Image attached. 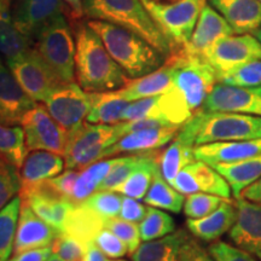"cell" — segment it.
Segmentation results:
<instances>
[{
  "label": "cell",
  "mask_w": 261,
  "mask_h": 261,
  "mask_svg": "<svg viewBox=\"0 0 261 261\" xmlns=\"http://www.w3.org/2000/svg\"><path fill=\"white\" fill-rule=\"evenodd\" d=\"M6 64L14 74L19 86L32 100L45 102L54 90L62 84L34 47L12 58H6Z\"/></svg>",
  "instance_id": "obj_9"
},
{
  "label": "cell",
  "mask_w": 261,
  "mask_h": 261,
  "mask_svg": "<svg viewBox=\"0 0 261 261\" xmlns=\"http://www.w3.org/2000/svg\"><path fill=\"white\" fill-rule=\"evenodd\" d=\"M85 16L128 29L148 41L166 60L173 54L168 39L148 14L140 0H84Z\"/></svg>",
  "instance_id": "obj_4"
},
{
  "label": "cell",
  "mask_w": 261,
  "mask_h": 261,
  "mask_svg": "<svg viewBox=\"0 0 261 261\" xmlns=\"http://www.w3.org/2000/svg\"><path fill=\"white\" fill-rule=\"evenodd\" d=\"M189 234L177 230L159 240L140 244L130 255L133 261H180V250Z\"/></svg>",
  "instance_id": "obj_28"
},
{
  "label": "cell",
  "mask_w": 261,
  "mask_h": 261,
  "mask_svg": "<svg viewBox=\"0 0 261 261\" xmlns=\"http://www.w3.org/2000/svg\"><path fill=\"white\" fill-rule=\"evenodd\" d=\"M236 34H248L261 27L259 0H208Z\"/></svg>",
  "instance_id": "obj_23"
},
{
  "label": "cell",
  "mask_w": 261,
  "mask_h": 261,
  "mask_svg": "<svg viewBox=\"0 0 261 261\" xmlns=\"http://www.w3.org/2000/svg\"><path fill=\"white\" fill-rule=\"evenodd\" d=\"M227 200H231V198H224L220 196L204 194V192H196V194L188 195L182 211L188 219H200L213 213Z\"/></svg>",
  "instance_id": "obj_40"
},
{
  "label": "cell",
  "mask_w": 261,
  "mask_h": 261,
  "mask_svg": "<svg viewBox=\"0 0 261 261\" xmlns=\"http://www.w3.org/2000/svg\"><path fill=\"white\" fill-rule=\"evenodd\" d=\"M87 23L99 35L110 56L129 79L151 73L165 64L166 57L162 54L128 29L97 19Z\"/></svg>",
  "instance_id": "obj_3"
},
{
  "label": "cell",
  "mask_w": 261,
  "mask_h": 261,
  "mask_svg": "<svg viewBox=\"0 0 261 261\" xmlns=\"http://www.w3.org/2000/svg\"><path fill=\"white\" fill-rule=\"evenodd\" d=\"M65 8L69 9L71 17L80 19L85 16L84 0H62Z\"/></svg>",
  "instance_id": "obj_54"
},
{
  "label": "cell",
  "mask_w": 261,
  "mask_h": 261,
  "mask_svg": "<svg viewBox=\"0 0 261 261\" xmlns=\"http://www.w3.org/2000/svg\"><path fill=\"white\" fill-rule=\"evenodd\" d=\"M194 154L196 160L211 166L242 161L261 155V138L208 143L196 146Z\"/></svg>",
  "instance_id": "obj_22"
},
{
  "label": "cell",
  "mask_w": 261,
  "mask_h": 261,
  "mask_svg": "<svg viewBox=\"0 0 261 261\" xmlns=\"http://www.w3.org/2000/svg\"><path fill=\"white\" fill-rule=\"evenodd\" d=\"M93 242L108 257H112V259H119L128 254L126 244L115 233L106 227L96 234Z\"/></svg>",
  "instance_id": "obj_46"
},
{
  "label": "cell",
  "mask_w": 261,
  "mask_h": 261,
  "mask_svg": "<svg viewBox=\"0 0 261 261\" xmlns=\"http://www.w3.org/2000/svg\"><path fill=\"white\" fill-rule=\"evenodd\" d=\"M79 174V169L67 168V171L60 173L56 177L48 179V180H45V182H46L48 188H50L54 192H56L57 195L71 200V198H73L75 184H76Z\"/></svg>",
  "instance_id": "obj_47"
},
{
  "label": "cell",
  "mask_w": 261,
  "mask_h": 261,
  "mask_svg": "<svg viewBox=\"0 0 261 261\" xmlns=\"http://www.w3.org/2000/svg\"><path fill=\"white\" fill-rule=\"evenodd\" d=\"M35 103L19 86L8 64L0 57V123L21 125L25 113Z\"/></svg>",
  "instance_id": "obj_21"
},
{
  "label": "cell",
  "mask_w": 261,
  "mask_h": 261,
  "mask_svg": "<svg viewBox=\"0 0 261 261\" xmlns=\"http://www.w3.org/2000/svg\"><path fill=\"white\" fill-rule=\"evenodd\" d=\"M180 126L167 125L155 128L136 130L123 136L108 146L104 158H115L123 154H145L167 145L178 135Z\"/></svg>",
  "instance_id": "obj_19"
},
{
  "label": "cell",
  "mask_w": 261,
  "mask_h": 261,
  "mask_svg": "<svg viewBox=\"0 0 261 261\" xmlns=\"http://www.w3.org/2000/svg\"><path fill=\"white\" fill-rule=\"evenodd\" d=\"M62 0H12L11 12L16 27L32 44L41 29L63 14Z\"/></svg>",
  "instance_id": "obj_16"
},
{
  "label": "cell",
  "mask_w": 261,
  "mask_h": 261,
  "mask_svg": "<svg viewBox=\"0 0 261 261\" xmlns=\"http://www.w3.org/2000/svg\"><path fill=\"white\" fill-rule=\"evenodd\" d=\"M117 161H119V158L99 160V161L87 166L86 168L81 169L79 178L75 184L71 201L75 203H81L98 191L99 185L107 178V175L109 174Z\"/></svg>",
  "instance_id": "obj_33"
},
{
  "label": "cell",
  "mask_w": 261,
  "mask_h": 261,
  "mask_svg": "<svg viewBox=\"0 0 261 261\" xmlns=\"http://www.w3.org/2000/svg\"><path fill=\"white\" fill-rule=\"evenodd\" d=\"M140 3L171 42L173 54L190 40L205 5V0H140Z\"/></svg>",
  "instance_id": "obj_5"
},
{
  "label": "cell",
  "mask_w": 261,
  "mask_h": 261,
  "mask_svg": "<svg viewBox=\"0 0 261 261\" xmlns=\"http://www.w3.org/2000/svg\"><path fill=\"white\" fill-rule=\"evenodd\" d=\"M259 2H261V0H259Z\"/></svg>",
  "instance_id": "obj_59"
},
{
  "label": "cell",
  "mask_w": 261,
  "mask_h": 261,
  "mask_svg": "<svg viewBox=\"0 0 261 261\" xmlns=\"http://www.w3.org/2000/svg\"><path fill=\"white\" fill-rule=\"evenodd\" d=\"M218 83L238 87L261 86V61L249 62L221 75Z\"/></svg>",
  "instance_id": "obj_42"
},
{
  "label": "cell",
  "mask_w": 261,
  "mask_h": 261,
  "mask_svg": "<svg viewBox=\"0 0 261 261\" xmlns=\"http://www.w3.org/2000/svg\"><path fill=\"white\" fill-rule=\"evenodd\" d=\"M83 261H110L108 256L102 250L96 246L94 242H90L86 244V250H85Z\"/></svg>",
  "instance_id": "obj_53"
},
{
  "label": "cell",
  "mask_w": 261,
  "mask_h": 261,
  "mask_svg": "<svg viewBox=\"0 0 261 261\" xmlns=\"http://www.w3.org/2000/svg\"><path fill=\"white\" fill-rule=\"evenodd\" d=\"M208 252L217 261H257L252 254L225 242H214Z\"/></svg>",
  "instance_id": "obj_48"
},
{
  "label": "cell",
  "mask_w": 261,
  "mask_h": 261,
  "mask_svg": "<svg viewBox=\"0 0 261 261\" xmlns=\"http://www.w3.org/2000/svg\"><path fill=\"white\" fill-rule=\"evenodd\" d=\"M28 151L46 150L61 156L65 155L68 132L55 121L46 107L35 103L21 121Z\"/></svg>",
  "instance_id": "obj_10"
},
{
  "label": "cell",
  "mask_w": 261,
  "mask_h": 261,
  "mask_svg": "<svg viewBox=\"0 0 261 261\" xmlns=\"http://www.w3.org/2000/svg\"><path fill=\"white\" fill-rule=\"evenodd\" d=\"M254 37H255L257 40H259V42L261 44V27L257 28L255 32H254Z\"/></svg>",
  "instance_id": "obj_56"
},
{
  "label": "cell",
  "mask_w": 261,
  "mask_h": 261,
  "mask_svg": "<svg viewBox=\"0 0 261 261\" xmlns=\"http://www.w3.org/2000/svg\"><path fill=\"white\" fill-rule=\"evenodd\" d=\"M19 208L21 196L18 195L0 211V261H9L14 253Z\"/></svg>",
  "instance_id": "obj_37"
},
{
  "label": "cell",
  "mask_w": 261,
  "mask_h": 261,
  "mask_svg": "<svg viewBox=\"0 0 261 261\" xmlns=\"http://www.w3.org/2000/svg\"><path fill=\"white\" fill-rule=\"evenodd\" d=\"M3 161H5V160H3V159H2V158H0V163H2V162H3Z\"/></svg>",
  "instance_id": "obj_57"
},
{
  "label": "cell",
  "mask_w": 261,
  "mask_h": 261,
  "mask_svg": "<svg viewBox=\"0 0 261 261\" xmlns=\"http://www.w3.org/2000/svg\"><path fill=\"white\" fill-rule=\"evenodd\" d=\"M194 150V146L175 137L171 144L160 154V169H161L163 178L169 184H172V181L174 180V178L182 168L196 161Z\"/></svg>",
  "instance_id": "obj_35"
},
{
  "label": "cell",
  "mask_w": 261,
  "mask_h": 261,
  "mask_svg": "<svg viewBox=\"0 0 261 261\" xmlns=\"http://www.w3.org/2000/svg\"><path fill=\"white\" fill-rule=\"evenodd\" d=\"M21 190L18 168L6 161L0 163V211Z\"/></svg>",
  "instance_id": "obj_44"
},
{
  "label": "cell",
  "mask_w": 261,
  "mask_h": 261,
  "mask_svg": "<svg viewBox=\"0 0 261 261\" xmlns=\"http://www.w3.org/2000/svg\"><path fill=\"white\" fill-rule=\"evenodd\" d=\"M65 161L63 156L46 151L33 150L24 159L23 165L18 169L22 187H32L56 177L63 171Z\"/></svg>",
  "instance_id": "obj_25"
},
{
  "label": "cell",
  "mask_w": 261,
  "mask_h": 261,
  "mask_svg": "<svg viewBox=\"0 0 261 261\" xmlns=\"http://www.w3.org/2000/svg\"><path fill=\"white\" fill-rule=\"evenodd\" d=\"M104 227L115 233L126 244L129 255H132L138 249L142 238H140L139 226H137V224L115 217L112 219H108Z\"/></svg>",
  "instance_id": "obj_43"
},
{
  "label": "cell",
  "mask_w": 261,
  "mask_h": 261,
  "mask_svg": "<svg viewBox=\"0 0 261 261\" xmlns=\"http://www.w3.org/2000/svg\"><path fill=\"white\" fill-rule=\"evenodd\" d=\"M28 152L22 126L0 123V158L19 169L23 165Z\"/></svg>",
  "instance_id": "obj_36"
},
{
  "label": "cell",
  "mask_w": 261,
  "mask_h": 261,
  "mask_svg": "<svg viewBox=\"0 0 261 261\" xmlns=\"http://www.w3.org/2000/svg\"><path fill=\"white\" fill-rule=\"evenodd\" d=\"M47 261H65V260H63V259H62V257L58 256L57 254H54V253H52V254H51V256L48 257V259H47Z\"/></svg>",
  "instance_id": "obj_55"
},
{
  "label": "cell",
  "mask_w": 261,
  "mask_h": 261,
  "mask_svg": "<svg viewBox=\"0 0 261 261\" xmlns=\"http://www.w3.org/2000/svg\"><path fill=\"white\" fill-rule=\"evenodd\" d=\"M172 187L182 195L204 192L231 198L232 191L226 179L214 167L200 160H196L178 173L172 181Z\"/></svg>",
  "instance_id": "obj_15"
},
{
  "label": "cell",
  "mask_w": 261,
  "mask_h": 261,
  "mask_svg": "<svg viewBox=\"0 0 261 261\" xmlns=\"http://www.w3.org/2000/svg\"><path fill=\"white\" fill-rule=\"evenodd\" d=\"M123 196L113 190H98L86 198L81 204L94 212L103 219H112L119 217Z\"/></svg>",
  "instance_id": "obj_39"
},
{
  "label": "cell",
  "mask_w": 261,
  "mask_h": 261,
  "mask_svg": "<svg viewBox=\"0 0 261 261\" xmlns=\"http://www.w3.org/2000/svg\"><path fill=\"white\" fill-rule=\"evenodd\" d=\"M144 203L160 210L171 212V213H180L184 207L185 195L175 190L169 182L163 178L160 166L155 171L151 185L144 197Z\"/></svg>",
  "instance_id": "obj_31"
},
{
  "label": "cell",
  "mask_w": 261,
  "mask_h": 261,
  "mask_svg": "<svg viewBox=\"0 0 261 261\" xmlns=\"http://www.w3.org/2000/svg\"><path fill=\"white\" fill-rule=\"evenodd\" d=\"M113 261H126V260H113Z\"/></svg>",
  "instance_id": "obj_58"
},
{
  "label": "cell",
  "mask_w": 261,
  "mask_h": 261,
  "mask_svg": "<svg viewBox=\"0 0 261 261\" xmlns=\"http://www.w3.org/2000/svg\"><path fill=\"white\" fill-rule=\"evenodd\" d=\"M52 254V247L38 248V249L27 250L18 254H14L9 261H47Z\"/></svg>",
  "instance_id": "obj_51"
},
{
  "label": "cell",
  "mask_w": 261,
  "mask_h": 261,
  "mask_svg": "<svg viewBox=\"0 0 261 261\" xmlns=\"http://www.w3.org/2000/svg\"><path fill=\"white\" fill-rule=\"evenodd\" d=\"M241 197L261 205V178L244 189Z\"/></svg>",
  "instance_id": "obj_52"
},
{
  "label": "cell",
  "mask_w": 261,
  "mask_h": 261,
  "mask_svg": "<svg viewBox=\"0 0 261 261\" xmlns=\"http://www.w3.org/2000/svg\"><path fill=\"white\" fill-rule=\"evenodd\" d=\"M180 261H217L208 249H204L203 247L196 241L195 238L189 236L182 244L180 250Z\"/></svg>",
  "instance_id": "obj_49"
},
{
  "label": "cell",
  "mask_w": 261,
  "mask_h": 261,
  "mask_svg": "<svg viewBox=\"0 0 261 261\" xmlns=\"http://www.w3.org/2000/svg\"><path fill=\"white\" fill-rule=\"evenodd\" d=\"M44 106L54 120L69 133L80 127L86 120L91 108L90 93L79 84H62L51 92Z\"/></svg>",
  "instance_id": "obj_11"
},
{
  "label": "cell",
  "mask_w": 261,
  "mask_h": 261,
  "mask_svg": "<svg viewBox=\"0 0 261 261\" xmlns=\"http://www.w3.org/2000/svg\"><path fill=\"white\" fill-rule=\"evenodd\" d=\"M33 47L62 83H74L76 44L64 14L57 16L41 29Z\"/></svg>",
  "instance_id": "obj_6"
},
{
  "label": "cell",
  "mask_w": 261,
  "mask_h": 261,
  "mask_svg": "<svg viewBox=\"0 0 261 261\" xmlns=\"http://www.w3.org/2000/svg\"><path fill=\"white\" fill-rule=\"evenodd\" d=\"M167 60L174 65L173 87L181 94L192 114L201 110L218 83L213 67L203 58L188 56L180 51L174 52Z\"/></svg>",
  "instance_id": "obj_7"
},
{
  "label": "cell",
  "mask_w": 261,
  "mask_h": 261,
  "mask_svg": "<svg viewBox=\"0 0 261 261\" xmlns=\"http://www.w3.org/2000/svg\"><path fill=\"white\" fill-rule=\"evenodd\" d=\"M237 220V208L227 200L213 213L200 219H188L187 227L198 240L214 242L232 228Z\"/></svg>",
  "instance_id": "obj_24"
},
{
  "label": "cell",
  "mask_w": 261,
  "mask_h": 261,
  "mask_svg": "<svg viewBox=\"0 0 261 261\" xmlns=\"http://www.w3.org/2000/svg\"><path fill=\"white\" fill-rule=\"evenodd\" d=\"M75 44V77L86 92L120 90L130 80L89 23L77 25Z\"/></svg>",
  "instance_id": "obj_1"
},
{
  "label": "cell",
  "mask_w": 261,
  "mask_h": 261,
  "mask_svg": "<svg viewBox=\"0 0 261 261\" xmlns=\"http://www.w3.org/2000/svg\"><path fill=\"white\" fill-rule=\"evenodd\" d=\"M159 156L160 154H154L152 151L149 152L139 165V167L135 172H132V174L119 188H116L115 191L127 196V197L136 198L138 201L144 200L146 192L151 185L155 171L160 166Z\"/></svg>",
  "instance_id": "obj_34"
},
{
  "label": "cell",
  "mask_w": 261,
  "mask_h": 261,
  "mask_svg": "<svg viewBox=\"0 0 261 261\" xmlns=\"http://www.w3.org/2000/svg\"><path fill=\"white\" fill-rule=\"evenodd\" d=\"M119 139L116 125L84 122L68 136L64 155L65 168L81 171L103 160L108 146Z\"/></svg>",
  "instance_id": "obj_8"
},
{
  "label": "cell",
  "mask_w": 261,
  "mask_h": 261,
  "mask_svg": "<svg viewBox=\"0 0 261 261\" xmlns=\"http://www.w3.org/2000/svg\"><path fill=\"white\" fill-rule=\"evenodd\" d=\"M173 74L174 65L172 62L166 60L165 64L159 69L140 77L130 79L125 87L120 89V92L129 102L159 96L173 87Z\"/></svg>",
  "instance_id": "obj_26"
},
{
  "label": "cell",
  "mask_w": 261,
  "mask_h": 261,
  "mask_svg": "<svg viewBox=\"0 0 261 261\" xmlns=\"http://www.w3.org/2000/svg\"><path fill=\"white\" fill-rule=\"evenodd\" d=\"M148 154L149 152H145V154H132L119 158V161L116 162V165L109 172L107 178L102 181L98 190L115 191L116 188H119L132 174V172H135L139 167V165L143 162V160L145 159V156Z\"/></svg>",
  "instance_id": "obj_41"
},
{
  "label": "cell",
  "mask_w": 261,
  "mask_h": 261,
  "mask_svg": "<svg viewBox=\"0 0 261 261\" xmlns=\"http://www.w3.org/2000/svg\"><path fill=\"white\" fill-rule=\"evenodd\" d=\"M52 253L65 261H83L86 244L68 233H60L52 243Z\"/></svg>",
  "instance_id": "obj_45"
},
{
  "label": "cell",
  "mask_w": 261,
  "mask_h": 261,
  "mask_svg": "<svg viewBox=\"0 0 261 261\" xmlns=\"http://www.w3.org/2000/svg\"><path fill=\"white\" fill-rule=\"evenodd\" d=\"M226 179L232 196L240 198L242 191L261 178V155L230 163H218L212 166Z\"/></svg>",
  "instance_id": "obj_29"
},
{
  "label": "cell",
  "mask_w": 261,
  "mask_h": 261,
  "mask_svg": "<svg viewBox=\"0 0 261 261\" xmlns=\"http://www.w3.org/2000/svg\"><path fill=\"white\" fill-rule=\"evenodd\" d=\"M234 34L231 25L214 8L205 4L202 9L200 17L196 22L190 40L182 46V54L191 57L203 58L205 54L217 44L220 39Z\"/></svg>",
  "instance_id": "obj_17"
},
{
  "label": "cell",
  "mask_w": 261,
  "mask_h": 261,
  "mask_svg": "<svg viewBox=\"0 0 261 261\" xmlns=\"http://www.w3.org/2000/svg\"><path fill=\"white\" fill-rule=\"evenodd\" d=\"M12 0H0V55L12 58L33 47L32 41L16 27L11 12Z\"/></svg>",
  "instance_id": "obj_30"
},
{
  "label": "cell",
  "mask_w": 261,
  "mask_h": 261,
  "mask_svg": "<svg viewBox=\"0 0 261 261\" xmlns=\"http://www.w3.org/2000/svg\"><path fill=\"white\" fill-rule=\"evenodd\" d=\"M89 93L91 108L86 116V122L100 125H116L122 122L123 113L130 102L122 96L120 90Z\"/></svg>",
  "instance_id": "obj_27"
},
{
  "label": "cell",
  "mask_w": 261,
  "mask_h": 261,
  "mask_svg": "<svg viewBox=\"0 0 261 261\" xmlns=\"http://www.w3.org/2000/svg\"><path fill=\"white\" fill-rule=\"evenodd\" d=\"M175 231V221L163 210L149 205L139 224L140 238L144 242L162 238Z\"/></svg>",
  "instance_id": "obj_38"
},
{
  "label": "cell",
  "mask_w": 261,
  "mask_h": 261,
  "mask_svg": "<svg viewBox=\"0 0 261 261\" xmlns=\"http://www.w3.org/2000/svg\"><path fill=\"white\" fill-rule=\"evenodd\" d=\"M18 195L22 202H25L40 219L56 228L58 233L63 232L75 202L57 195L45 181L32 187H22Z\"/></svg>",
  "instance_id": "obj_13"
},
{
  "label": "cell",
  "mask_w": 261,
  "mask_h": 261,
  "mask_svg": "<svg viewBox=\"0 0 261 261\" xmlns=\"http://www.w3.org/2000/svg\"><path fill=\"white\" fill-rule=\"evenodd\" d=\"M201 110L261 116V86L238 87L217 83Z\"/></svg>",
  "instance_id": "obj_14"
},
{
  "label": "cell",
  "mask_w": 261,
  "mask_h": 261,
  "mask_svg": "<svg viewBox=\"0 0 261 261\" xmlns=\"http://www.w3.org/2000/svg\"><path fill=\"white\" fill-rule=\"evenodd\" d=\"M146 213V207L144 204H142L138 200L132 197H127L123 196L121 210H120L119 218H121L123 220L130 221V223H140L143 220V218L145 217Z\"/></svg>",
  "instance_id": "obj_50"
},
{
  "label": "cell",
  "mask_w": 261,
  "mask_h": 261,
  "mask_svg": "<svg viewBox=\"0 0 261 261\" xmlns=\"http://www.w3.org/2000/svg\"><path fill=\"white\" fill-rule=\"evenodd\" d=\"M237 220L228 231L236 247L261 260V205L240 197L234 202Z\"/></svg>",
  "instance_id": "obj_18"
},
{
  "label": "cell",
  "mask_w": 261,
  "mask_h": 261,
  "mask_svg": "<svg viewBox=\"0 0 261 261\" xmlns=\"http://www.w3.org/2000/svg\"><path fill=\"white\" fill-rule=\"evenodd\" d=\"M106 219L81 203H75L74 210L68 218L62 233H68L81 242L87 244L93 242V238L106 225Z\"/></svg>",
  "instance_id": "obj_32"
},
{
  "label": "cell",
  "mask_w": 261,
  "mask_h": 261,
  "mask_svg": "<svg viewBox=\"0 0 261 261\" xmlns=\"http://www.w3.org/2000/svg\"><path fill=\"white\" fill-rule=\"evenodd\" d=\"M58 231L38 217L32 208L21 200V208L16 228L14 254L38 248L51 247Z\"/></svg>",
  "instance_id": "obj_20"
},
{
  "label": "cell",
  "mask_w": 261,
  "mask_h": 261,
  "mask_svg": "<svg viewBox=\"0 0 261 261\" xmlns=\"http://www.w3.org/2000/svg\"><path fill=\"white\" fill-rule=\"evenodd\" d=\"M260 58L261 44L250 34H232L220 39L204 56L217 73L218 80L221 75Z\"/></svg>",
  "instance_id": "obj_12"
},
{
  "label": "cell",
  "mask_w": 261,
  "mask_h": 261,
  "mask_svg": "<svg viewBox=\"0 0 261 261\" xmlns=\"http://www.w3.org/2000/svg\"><path fill=\"white\" fill-rule=\"evenodd\" d=\"M177 137L194 148L208 143L261 138V116L198 110L182 123Z\"/></svg>",
  "instance_id": "obj_2"
}]
</instances>
